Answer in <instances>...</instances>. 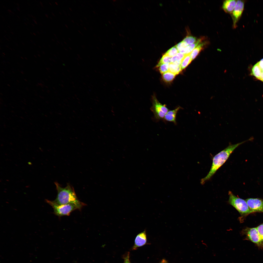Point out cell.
<instances>
[{"label":"cell","mask_w":263,"mask_h":263,"mask_svg":"<svg viewBox=\"0 0 263 263\" xmlns=\"http://www.w3.org/2000/svg\"><path fill=\"white\" fill-rule=\"evenodd\" d=\"M11 33L12 34H13L12 33H13L12 32H11Z\"/></svg>","instance_id":"8d00e7d4"},{"label":"cell","mask_w":263,"mask_h":263,"mask_svg":"<svg viewBox=\"0 0 263 263\" xmlns=\"http://www.w3.org/2000/svg\"><path fill=\"white\" fill-rule=\"evenodd\" d=\"M261 239L263 243V223L256 227Z\"/></svg>","instance_id":"cb8c5ba5"},{"label":"cell","mask_w":263,"mask_h":263,"mask_svg":"<svg viewBox=\"0 0 263 263\" xmlns=\"http://www.w3.org/2000/svg\"><path fill=\"white\" fill-rule=\"evenodd\" d=\"M45 15L46 16V17H47V18H48V16H48V15H47V14H45Z\"/></svg>","instance_id":"f546056e"},{"label":"cell","mask_w":263,"mask_h":263,"mask_svg":"<svg viewBox=\"0 0 263 263\" xmlns=\"http://www.w3.org/2000/svg\"><path fill=\"white\" fill-rule=\"evenodd\" d=\"M236 2V0H225L223 3L222 8L226 13L231 14L235 7Z\"/></svg>","instance_id":"8fae6325"},{"label":"cell","mask_w":263,"mask_h":263,"mask_svg":"<svg viewBox=\"0 0 263 263\" xmlns=\"http://www.w3.org/2000/svg\"><path fill=\"white\" fill-rule=\"evenodd\" d=\"M208 43V42L207 41H203L196 47L190 54L192 61L196 58Z\"/></svg>","instance_id":"4fadbf2b"},{"label":"cell","mask_w":263,"mask_h":263,"mask_svg":"<svg viewBox=\"0 0 263 263\" xmlns=\"http://www.w3.org/2000/svg\"><path fill=\"white\" fill-rule=\"evenodd\" d=\"M178 52V50L175 46L169 49L165 54L170 57H172L176 55Z\"/></svg>","instance_id":"ffe728a7"},{"label":"cell","mask_w":263,"mask_h":263,"mask_svg":"<svg viewBox=\"0 0 263 263\" xmlns=\"http://www.w3.org/2000/svg\"><path fill=\"white\" fill-rule=\"evenodd\" d=\"M28 15H29V16H30V15H29V14Z\"/></svg>","instance_id":"74e56055"},{"label":"cell","mask_w":263,"mask_h":263,"mask_svg":"<svg viewBox=\"0 0 263 263\" xmlns=\"http://www.w3.org/2000/svg\"><path fill=\"white\" fill-rule=\"evenodd\" d=\"M190 54L185 55L182 59L180 65L182 70L185 69L192 61Z\"/></svg>","instance_id":"2e32d148"},{"label":"cell","mask_w":263,"mask_h":263,"mask_svg":"<svg viewBox=\"0 0 263 263\" xmlns=\"http://www.w3.org/2000/svg\"><path fill=\"white\" fill-rule=\"evenodd\" d=\"M170 63L164 64L160 65L159 67V70L161 74H163L168 71Z\"/></svg>","instance_id":"7402d4cb"},{"label":"cell","mask_w":263,"mask_h":263,"mask_svg":"<svg viewBox=\"0 0 263 263\" xmlns=\"http://www.w3.org/2000/svg\"><path fill=\"white\" fill-rule=\"evenodd\" d=\"M197 39L195 37L191 36H188L186 37L183 41L188 45L194 43L197 41Z\"/></svg>","instance_id":"44dd1931"},{"label":"cell","mask_w":263,"mask_h":263,"mask_svg":"<svg viewBox=\"0 0 263 263\" xmlns=\"http://www.w3.org/2000/svg\"><path fill=\"white\" fill-rule=\"evenodd\" d=\"M32 24L33 25V26H34V25L33 24Z\"/></svg>","instance_id":"d6a6232c"},{"label":"cell","mask_w":263,"mask_h":263,"mask_svg":"<svg viewBox=\"0 0 263 263\" xmlns=\"http://www.w3.org/2000/svg\"><path fill=\"white\" fill-rule=\"evenodd\" d=\"M185 54L179 52L176 55L172 57L171 58V63H174L178 61L182 62L185 56Z\"/></svg>","instance_id":"d6986e66"},{"label":"cell","mask_w":263,"mask_h":263,"mask_svg":"<svg viewBox=\"0 0 263 263\" xmlns=\"http://www.w3.org/2000/svg\"><path fill=\"white\" fill-rule=\"evenodd\" d=\"M46 201L52 207L55 214L59 217L69 216L73 211L79 210L76 206L71 204L60 205L56 203L53 201L46 199Z\"/></svg>","instance_id":"277c9868"},{"label":"cell","mask_w":263,"mask_h":263,"mask_svg":"<svg viewBox=\"0 0 263 263\" xmlns=\"http://www.w3.org/2000/svg\"><path fill=\"white\" fill-rule=\"evenodd\" d=\"M182 70L180 65L174 63H170L169 64V71L176 75L178 74Z\"/></svg>","instance_id":"9a60e30c"},{"label":"cell","mask_w":263,"mask_h":263,"mask_svg":"<svg viewBox=\"0 0 263 263\" xmlns=\"http://www.w3.org/2000/svg\"><path fill=\"white\" fill-rule=\"evenodd\" d=\"M251 74L263 82V58L253 66L251 69Z\"/></svg>","instance_id":"9c48e42d"},{"label":"cell","mask_w":263,"mask_h":263,"mask_svg":"<svg viewBox=\"0 0 263 263\" xmlns=\"http://www.w3.org/2000/svg\"><path fill=\"white\" fill-rule=\"evenodd\" d=\"M160 263H169L166 260L164 259H163L161 261Z\"/></svg>","instance_id":"484cf974"},{"label":"cell","mask_w":263,"mask_h":263,"mask_svg":"<svg viewBox=\"0 0 263 263\" xmlns=\"http://www.w3.org/2000/svg\"><path fill=\"white\" fill-rule=\"evenodd\" d=\"M129 255H128L125 259L124 263H131L129 260Z\"/></svg>","instance_id":"d4e9b609"},{"label":"cell","mask_w":263,"mask_h":263,"mask_svg":"<svg viewBox=\"0 0 263 263\" xmlns=\"http://www.w3.org/2000/svg\"><path fill=\"white\" fill-rule=\"evenodd\" d=\"M40 4H41V5L43 7V4H42V3L40 1Z\"/></svg>","instance_id":"4316f807"},{"label":"cell","mask_w":263,"mask_h":263,"mask_svg":"<svg viewBox=\"0 0 263 263\" xmlns=\"http://www.w3.org/2000/svg\"><path fill=\"white\" fill-rule=\"evenodd\" d=\"M228 193V203L235 208L241 216H245L253 213L245 200L235 196L231 191Z\"/></svg>","instance_id":"3957f363"},{"label":"cell","mask_w":263,"mask_h":263,"mask_svg":"<svg viewBox=\"0 0 263 263\" xmlns=\"http://www.w3.org/2000/svg\"><path fill=\"white\" fill-rule=\"evenodd\" d=\"M147 242V236L145 230L138 234L136 236L134 244L133 249L142 246Z\"/></svg>","instance_id":"30bf717a"},{"label":"cell","mask_w":263,"mask_h":263,"mask_svg":"<svg viewBox=\"0 0 263 263\" xmlns=\"http://www.w3.org/2000/svg\"><path fill=\"white\" fill-rule=\"evenodd\" d=\"M244 0H236L235 7L231 14L234 28L236 27V24L241 17L244 10Z\"/></svg>","instance_id":"52a82bcc"},{"label":"cell","mask_w":263,"mask_h":263,"mask_svg":"<svg viewBox=\"0 0 263 263\" xmlns=\"http://www.w3.org/2000/svg\"><path fill=\"white\" fill-rule=\"evenodd\" d=\"M34 45H36V44H34Z\"/></svg>","instance_id":"f35d334b"},{"label":"cell","mask_w":263,"mask_h":263,"mask_svg":"<svg viewBox=\"0 0 263 263\" xmlns=\"http://www.w3.org/2000/svg\"><path fill=\"white\" fill-rule=\"evenodd\" d=\"M181 108L180 107L178 106L173 110L168 111L164 118V119L166 121L173 122L176 124L177 114L179 110Z\"/></svg>","instance_id":"7c38bea8"},{"label":"cell","mask_w":263,"mask_h":263,"mask_svg":"<svg viewBox=\"0 0 263 263\" xmlns=\"http://www.w3.org/2000/svg\"><path fill=\"white\" fill-rule=\"evenodd\" d=\"M25 23V24H26V25H27L26 24V23Z\"/></svg>","instance_id":"e575fe53"},{"label":"cell","mask_w":263,"mask_h":263,"mask_svg":"<svg viewBox=\"0 0 263 263\" xmlns=\"http://www.w3.org/2000/svg\"><path fill=\"white\" fill-rule=\"evenodd\" d=\"M30 41H31L32 42H32V40H30Z\"/></svg>","instance_id":"d590c367"},{"label":"cell","mask_w":263,"mask_h":263,"mask_svg":"<svg viewBox=\"0 0 263 263\" xmlns=\"http://www.w3.org/2000/svg\"><path fill=\"white\" fill-rule=\"evenodd\" d=\"M188 45L183 41L176 45L179 52L186 47Z\"/></svg>","instance_id":"603a6c76"},{"label":"cell","mask_w":263,"mask_h":263,"mask_svg":"<svg viewBox=\"0 0 263 263\" xmlns=\"http://www.w3.org/2000/svg\"><path fill=\"white\" fill-rule=\"evenodd\" d=\"M33 34H34V35H36V34H35L34 33H33Z\"/></svg>","instance_id":"4dcf8cb0"},{"label":"cell","mask_w":263,"mask_h":263,"mask_svg":"<svg viewBox=\"0 0 263 263\" xmlns=\"http://www.w3.org/2000/svg\"><path fill=\"white\" fill-rule=\"evenodd\" d=\"M150 109L154 114V119L156 121L163 118L169 110L166 105L159 102L155 96L152 97V106Z\"/></svg>","instance_id":"5b68a950"},{"label":"cell","mask_w":263,"mask_h":263,"mask_svg":"<svg viewBox=\"0 0 263 263\" xmlns=\"http://www.w3.org/2000/svg\"><path fill=\"white\" fill-rule=\"evenodd\" d=\"M8 11H9V12H11V13H12V12L11 11V10H9V9H8Z\"/></svg>","instance_id":"f1b7e54d"},{"label":"cell","mask_w":263,"mask_h":263,"mask_svg":"<svg viewBox=\"0 0 263 263\" xmlns=\"http://www.w3.org/2000/svg\"><path fill=\"white\" fill-rule=\"evenodd\" d=\"M243 232L250 240L259 247H263V243L256 227L247 228Z\"/></svg>","instance_id":"8992f818"},{"label":"cell","mask_w":263,"mask_h":263,"mask_svg":"<svg viewBox=\"0 0 263 263\" xmlns=\"http://www.w3.org/2000/svg\"><path fill=\"white\" fill-rule=\"evenodd\" d=\"M253 137L247 140L237 143L230 144L224 150L216 155L213 159L212 165L209 173L207 175L201 180V183L203 184L206 181L209 179L217 170L222 166L228 159L233 151L239 146L249 141L253 140Z\"/></svg>","instance_id":"7a4b0ae2"},{"label":"cell","mask_w":263,"mask_h":263,"mask_svg":"<svg viewBox=\"0 0 263 263\" xmlns=\"http://www.w3.org/2000/svg\"><path fill=\"white\" fill-rule=\"evenodd\" d=\"M245 201L252 212H263V199L258 198H249Z\"/></svg>","instance_id":"ba28073f"},{"label":"cell","mask_w":263,"mask_h":263,"mask_svg":"<svg viewBox=\"0 0 263 263\" xmlns=\"http://www.w3.org/2000/svg\"><path fill=\"white\" fill-rule=\"evenodd\" d=\"M204 39V37H203L197 39L196 42L188 45L186 47L179 52L185 55L190 54L196 47Z\"/></svg>","instance_id":"5bb4252c"},{"label":"cell","mask_w":263,"mask_h":263,"mask_svg":"<svg viewBox=\"0 0 263 263\" xmlns=\"http://www.w3.org/2000/svg\"><path fill=\"white\" fill-rule=\"evenodd\" d=\"M55 184L57 191L56 198L53 201L55 203L60 205H73L76 206L80 210L85 206V204L79 200L73 188L69 184H67L66 186L64 188L57 182H55Z\"/></svg>","instance_id":"6da1fadb"},{"label":"cell","mask_w":263,"mask_h":263,"mask_svg":"<svg viewBox=\"0 0 263 263\" xmlns=\"http://www.w3.org/2000/svg\"><path fill=\"white\" fill-rule=\"evenodd\" d=\"M176 75L168 71L163 74L162 78L163 80L167 82H171L175 78Z\"/></svg>","instance_id":"e0dca14e"},{"label":"cell","mask_w":263,"mask_h":263,"mask_svg":"<svg viewBox=\"0 0 263 263\" xmlns=\"http://www.w3.org/2000/svg\"><path fill=\"white\" fill-rule=\"evenodd\" d=\"M37 32L39 34V32L38 31H37Z\"/></svg>","instance_id":"1f68e13d"},{"label":"cell","mask_w":263,"mask_h":263,"mask_svg":"<svg viewBox=\"0 0 263 263\" xmlns=\"http://www.w3.org/2000/svg\"><path fill=\"white\" fill-rule=\"evenodd\" d=\"M171 58L170 57L165 54L162 56L156 67H159L160 65L164 64L171 63Z\"/></svg>","instance_id":"ac0fdd59"},{"label":"cell","mask_w":263,"mask_h":263,"mask_svg":"<svg viewBox=\"0 0 263 263\" xmlns=\"http://www.w3.org/2000/svg\"><path fill=\"white\" fill-rule=\"evenodd\" d=\"M33 20L34 21V22L36 23V24H37V22H36V21L35 19H33Z\"/></svg>","instance_id":"83f0119b"},{"label":"cell","mask_w":263,"mask_h":263,"mask_svg":"<svg viewBox=\"0 0 263 263\" xmlns=\"http://www.w3.org/2000/svg\"><path fill=\"white\" fill-rule=\"evenodd\" d=\"M17 16V17H18V18H19V17H18V16Z\"/></svg>","instance_id":"836d02e7"}]
</instances>
